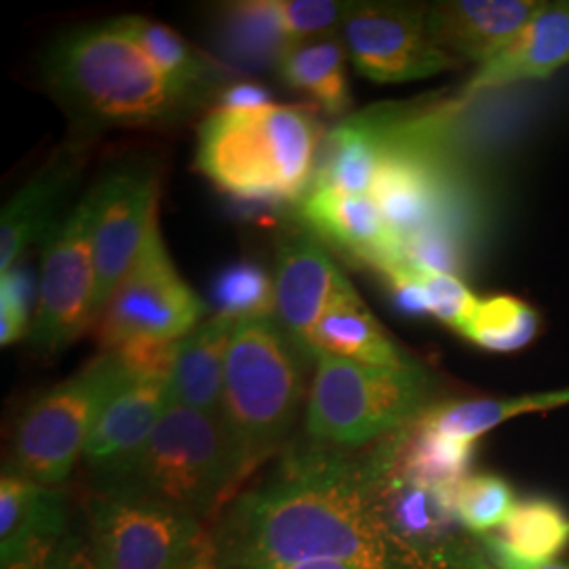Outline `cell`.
Here are the masks:
<instances>
[{"instance_id":"cell-35","label":"cell","mask_w":569,"mask_h":569,"mask_svg":"<svg viewBox=\"0 0 569 569\" xmlns=\"http://www.w3.org/2000/svg\"><path fill=\"white\" fill-rule=\"evenodd\" d=\"M270 98V91L258 82H234L220 91V110H256L268 106Z\"/></svg>"},{"instance_id":"cell-6","label":"cell","mask_w":569,"mask_h":569,"mask_svg":"<svg viewBox=\"0 0 569 569\" xmlns=\"http://www.w3.org/2000/svg\"><path fill=\"white\" fill-rule=\"evenodd\" d=\"M315 376L305 409L306 439L323 448L355 449L413 425L439 403L427 367H371L329 355L312 357Z\"/></svg>"},{"instance_id":"cell-4","label":"cell","mask_w":569,"mask_h":569,"mask_svg":"<svg viewBox=\"0 0 569 569\" xmlns=\"http://www.w3.org/2000/svg\"><path fill=\"white\" fill-rule=\"evenodd\" d=\"M243 453L220 413L169 406L161 422L121 467L91 486L142 498L199 521L220 512L249 477Z\"/></svg>"},{"instance_id":"cell-12","label":"cell","mask_w":569,"mask_h":569,"mask_svg":"<svg viewBox=\"0 0 569 569\" xmlns=\"http://www.w3.org/2000/svg\"><path fill=\"white\" fill-rule=\"evenodd\" d=\"M96 220V321L121 284L154 224H159V178L143 161H129L106 171L93 183Z\"/></svg>"},{"instance_id":"cell-19","label":"cell","mask_w":569,"mask_h":569,"mask_svg":"<svg viewBox=\"0 0 569 569\" xmlns=\"http://www.w3.org/2000/svg\"><path fill=\"white\" fill-rule=\"evenodd\" d=\"M392 103L352 114L326 133L319 146L310 188L369 194L388 154Z\"/></svg>"},{"instance_id":"cell-15","label":"cell","mask_w":569,"mask_h":569,"mask_svg":"<svg viewBox=\"0 0 569 569\" xmlns=\"http://www.w3.org/2000/svg\"><path fill=\"white\" fill-rule=\"evenodd\" d=\"M545 0H446L427 7L432 41L458 61L483 66L526 30Z\"/></svg>"},{"instance_id":"cell-3","label":"cell","mask_w":569,"mask_h":569,"mask_svg":"<svg viewBox=\"0 0 569 569\" xmlns=\"http://www.w3.org/2000/svg\"><path fill=\"white\" fill-rule=\"evenodd\" d=\"M323 138V124L302 106L218 108L197 129L194 167L243 204H298L310 190Z\"/></svg>"},{"instance_id":"cell-41","label":"cell","mask_w":569,"mask_h":569,"mask_svg":"<svg viewBox=\"0 0 569 569\" xmlns=\"http://www.w3.org/2000/svg\"><path fill=\"white\" fill-rule=\"evenodd\" d=\"M209 566H213V563H209ZM207 568V566H201V568H194V569H203Z\"/></svg>"},{"instance_id":"cell-38","label":"cell","mask_w":569,"mask_h":569,"mask_svg":"<svg viewBox=\"0 0 569 569\" xmlns=\"http://www.w3.org/2000/svg\"><path fill=\"white\" fill-rule=\"evenodd\" d=\"M58 550L60 547H49V549L37 550L21 559L18 563L2 569H58Z\"/></svg>"},{"instance_id":"cell-14","label":"cell","mask_w":569,"mask_h":569,"mask_svg":"<svg viewBox=\"0 0 569 569\" xmlns=\"http://www.w3.org/2000/svg\"><path fill=\"white\" fill-rule=\"evenodd\" d=\"M296 207L300 222L310 232L355 262L385 272L388 266L406 260L401 239L388 228L369 194L310 188Z\"/></svg>"},{"instance_id":"cell-39","label":"cell","mask_w":569,"mask_h":569,"mask_svg":"<svg viewBox=\"0 0 569 569\" xmlns=\"http://www.w3.org/2000/svg\"><path fill=\"white\" fill-rule=\"evenodd\" d=\"M460 569H489L486 568V559L481 557V555H475L470 561H468L465 568ZM542 569H569V566H559V563H552V566H547V568Z\"/></svg>"},{"instance_id":"cell-26","label":"cell","mask_w":569,"mask_h":569,"mask_svg":"<svg viewBox=\"0 0 569 569\" xmlns=\"http://www.w3.org/2000/svg\"><path fill=\"white\" fill-rule=\"evenodd\" d=\"M117 21L190 102L201 106L224 82V70L169 26L142 16H122Z\"/></svg>"},{"instance_id":"cell-32","label":"cell","mask_w":569,"mask_h":569,"mask_svg":"<svg viewBox=\"0 0 569 569\" xmlns=\"http://www.w3.org/2000/svg\"><path fill=\"white\" fill-rule=\"evenodd\" d=\"M279 16L291 44L338 34L350 2L333 0H277Z\"/></svg>"},{"instance_id":"cell-5","label":"cell","mask_w":569,"mask_h":569,"mask_svg":"<svg viewBox=\"0 0 569 569\" xmlns=\"http://www.w3.org/2000/svg\"><path fill=\"white\" fill-rule=\"evenodd\" d=\"M312 359L274 315L241 319L226 359L222 420L253 472L289 441L305 413L306 366Z\"/></svg>"},{"instance_id":"cell-37","label":"cell","mask_w":569,"mask_h":569,"mask_svg":"<svg viewBox=\"0 0 569 569\" xmlns=\"http://www.w3.org/2000/svg\"><path fill=\"white\" fill-rule=\"evenodd\" d=\"M287 569H418L411 566H399V563H382V561H315V563H302L296 568Z\"/></svg>"},{"instance_id":"cell-2","label":"cell","mask_w":569,"mask_h":569,"mask_svg":"<svg viewBox=\"0 0 569 569\" xmlns=\"http://www.w3.org/2000/svg\"><path fill=\"white\" fill-rule=\"evenodd\" d=\"M42 81L81 143L106 129L173 124L197 108L117 20L60 34L44 53Z\"/></svg>"},{"instance_id":"cell-11","label":"cell","mask_w":569,"mask_h":569,"mask_svg":"<svg viewBox=\"0 0 569 569\" xmlns=\"http://www.w3.org/2000/svg\"><path fill=\"white\" fill-rule=\"evenodd\" d=\"M342 41L355 68L380 84L420 81L462 66L432 41L420 4L350 2Z\"/></svg>"},{"instance_id":"cell-36","label":"cell","mask_w":569,"mask_h":569,"mask_svg":"<svg viewBox=\"0 0 569 569\" xmlns=\"http://www.w3.org/2000/svg\"><path fill=\"white\" fill-rule=\"evenodd\" d=\"M58 569H98L93 552L81 542L68 538L60 545L58 550Z\"/></svg>"},{"instance_id":"cell-28","label":"cell","mask_w":569,"mask_h":569,"mask_svg":"<svg viewBox=\"0 0 569 569\" xmlns=\"http://www.w3.org/2000/svg\"><path fill=\"white\" fill-rule=\"evenodd\" d=\"M569 406V388L531 392L509 399H465V401H439L418 418L422 427L451 439L477 443L489 430H493L517 416L550 411Z\"/></svg>"},{"instance_id":"cell-31","label":"cell","mask_w":569,"mask_h":569,"mask_svg":"<svg viewBox=\"0 0 569 569\" xmlns=\"http://www.w3.org/2000/svg\"><path fill=\"white\" fill-rule=\"evenodd\" d=\"M519 505L509 481L498 475H470L456 489V515L462 529L486 536L507 523Z\"/></svg>"},{"instance_id":"cell-17","label":"cell","mask_w":569,"mask_h":569,"mask_svg":"<svg viewBox=\"0 0 569 569\" xmlns=\"http://www.w3.org/2000/svg\"><path fill=\"white\" fill-rule=\"evenodd\" d=\"M169 406V380L133 376L103 407L87 441L82 462L91 481L121 467L142 448Z\"/></svg>"},{"instance_id":"cell-30","label":"cell","mask_w":569,"mask_h":569,"mask_svg":"<svg viewBox=\"0 0 569 569\" xmlns=\"http://www.w3.org/2000/svg\"><path fill=\"white\" fill-rule=\"evenodd\" d=\"M211 302L230 319L268 317L274 312V281L256 262H232L211 279Z\"/></svg>"},{"instance_id":"cell-23","label":"cell","mask_w":569,"mask_h":569,"mask_svg":"<svg viewBox=\"0 0 569 569\" xmlns=\"http://www.w3.org/2000/svg\"><path fill=\"white\" fill-rule=\"evenodd\" d=\"M237 323V319L216 315L180 340L169 376L171 406L204 413L222 411L226 359Z\"/></svg>"},{"instance_id":"cell-8","label":"cell","mask_w":569,"mask_h":569,"mask_svg":"<svg viewBox=\"0 0 569 569\" xmlns=\"http://www.w3.org/2000/svg\"><path fill=\"white\" fill-rule=\"evenodd\" d=\"M91 552L98 569H194L216 563L203 521L163 505L93 491Z\"/></svg>"},{"instance_id":"cell-22","label":"cell","mask_w":569,"mask_h":569,"mask_svg":"<svg viewBox=\"0 0 569 569\" xmlns=\"http://www.w3.org/2000/svg\"><path fill=\"white\" fill-rule=\"evenodd\" d=\"M308 355L310 359L315 355H329L359 366L395 369L416 363L378 323L352 284H346L327 308L310 336Z\"/></svg>"},{"instance_id":"cell-13","label":"cell","mask_w":569,"mask_h":569,"mask_svg":"<svg viewBox=\"0 0 569 569\" xmlns=\"http://www.w3.org/2000/svg\"><path fill=\"white\" fill-rule=\"evenodd\" d=\"M346 284L340 266L315 232L305 224L284 230L277 244L274 319L306 355L312 331Z\"/></svg>"},{"instance_id":"cell-7","label":"cell","mask_w":569,"mask_h":569,"mask_svg":"<svg viewBox=\"0 0 569 569\" xmlns=\"http://www.w3.org/2000/svg\"><path fill=\"white\" fill-rule=\"evenodd\" d=\"M131 378L117 352H102L68 380L44 390L21 413L9 470L60 488L82 460L103 407Z\"/></svg>"},{"instance_id":"cell-20","label":"cell","mask_w":569,"mask_h":569,"mask_svg":"<svg viewBox=\"0 0 569 569\" xmlns=\"http://www.w3.org/2000/svg\"><path fill=\"white\" fill-rule=\"evenodd\" d=\"M66 507L63 489L4 472L0 479V566L9 568L37 550L60 547Z\"/></svg>"},{"instance_id":"cell-40","label":"cell","mask_w":569,"mask_h":569,"mask_svg":"<svg viewBox=\"0 0 569 569\" xmlns=\"http://www.w3.org/2000/svg\"><path fill=\"white\" fill-rule=\"evenodd\" d=\"M203 569H220V568H218V566H216V563H213V566H207V568H203Z\"/></svg>"},{"instance_id":"cell-9","label":"cell","mask_w":569,"mask_h":569,"mask_svg":"<svg viewBox=\"0 0 569 569\" xmlns=\"http://www.w3.org/2000/svg\"><path fill=\"white\" fill-rule=\"evenodd\" d=\"M96 192L93 188L42 239L41 287L30 346L56 355L96 326Z\"/></svg>"},{"instance_id":"cell-24","label":"cell","mask_w":569,"mask_h":569,"mask_svg":"<svg viewBox=\"0 0 569 569\" xmlns=\"http://www.w3.org/2000/svg\"><path fill=\"white\" fill-rule=\"evenodd\" d=\"M477 443L451 439L418 420L382 439L371 449L382 467L409 481L432 488L458 489L470 477Z\"/></svg>"},{"instance_id":"cell-25","label":"cell","mask_w":569,"mask_h":569,"mask_svg":"<svg viewBox=\"0 0 569 569\" xmlns=\"http://www.w3.org/2000/svg\"><path fill=\"white\" fill-rule=\"evenodd\" d=\"M213 41L222 60L239 72L277 70L291 47L277 0L222 4L213 21Z\"/></svg>"},{"instance_id":"cell-18","label":"cell","mask_w":569,"mask_h":569,"mask_svg":"<svg viewBox=\"0 0 569 569\" xmlns=\"http://www.w3.org/2000/svg\"><path fill=\"white\" fill-rule=\"evenodd\" d=\"M569 66V0L545 2L509 49L479 66L462 89V98L505 89L515 82L549 79Z\"/></svg>"},{"instance_id":"cell-16","label":"cell","mask_w":569,"mask_h":569,"mask_svg":"<svg viewBox=\"0 0 569 569\" xmlns=\"http://www.w3.org/2000/svg\"><path fill=\"white\" fill-rule=\"evenodd\" d=\"M81 142L63 146L4 204L0 216V272L16 268L21 253L58 224V211L81 173Z\"/></svg>"},{"instance_id":"cell-34","label":"cell","mask_w":569,"mask_h":569,"mask_svg":"<svg viewBox=\"0 0 569 569\" xmlns=\"http://www.w3.org/2000/svg\"><path fill=\"white\" fill-rule=\"evenodd\" d=\"M32 279L23 268H11L0 279V345L11 346L30 336Z\"/></svg>"},{"instance_id":"cell-10","label":"cell","mask_w":569,"mask_h":569,"mask_svg":"<svg viewBox=\"0 0 569 569\" xmlns=\"http://www.w3.org/2000/svg\"><path fill=\"white\" fill-rule=\"evenodd\" d=\"M203 310L201 298L178 274L161 228L154 224L93 329L103 352L136 342H180L201 326Z\"/></svg>"},{"instance_id":"cell-33","label":"cell","mask_w":569,"mask_h":569,"mask_svg":"<svg viewBox=\"0 0 569 569\" xmlns=\"http://www.w3.org/2000/svg\"><path fill=\"white\" fill-rule=\"evenodd\" d=\"M418 274L427 291L430 315L437 317L443 326L465 336L481 300L456 274L432 272L422 268H418Z\"/></svg>"},{"instance_id":"cell-1","label":"cell","mask_w":569,"mask_h":569,"mask_svg":"<svg viewBox=\"0 0 569 569\" xmlns=\"http://www.w3.org/2000/svg\"><path fill=\"white\" fill-rule=\"evenodd\" d=\"M220 569H287L315 561H382L435 569L390 531L371 453L315 443L284 451L262 483L224 509Z\"/></svg>"},{"instance_id":"cell-27","label":"cell","mask_w":569,"mask_h":569,"mask_svg":"<svg viewBox=\"0 0 569 569\" xmlns=\"http://www.w3.org/2000/svg\"><path fill=\"white\" fill-rule=\"evenodd\" d=\"M345 41L340 34L296 42L287 49L277 72L281 81L310 98L327 114H345L352 96L346 74Z\"/></svg>"},{"instance_id":"cell-21","label":"cell","mask_w":569,"mask_h":569,"mask_svg":"<svg viewBox=\"0 0 569 569\" xmlns=\"http://www.w3.org/2000/svg\"><path fill=\"white\" fill-rule=\"evenodd\" d=\"M493 569H542L569 547V512L550 498L519 500L507 523L481 536Z\"/></svg>"},{"instance_id":"cell-29","label":"cell","mask_w":569,"mask_h":569,"mask_svg":"<svg viewBox=\"0 0 569 569\" xmlns=\"http://www.w3.org/2000/svg\"><path fill=\"white\" fill-rule=\"evenodd\" d=\"M538 312L519 298L491 296L479 302L465 338L489 352L521 350L538 336Z\"/></svg>"}]
</instances>
